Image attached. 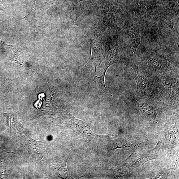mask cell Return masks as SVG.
I'll return each instance as SVG.
<instances>
[{
  "mask_svg": "<svg viewBox=\"0 0 179 179\" xmlns=\"http://www.w3.org/2000/svg\"><path fill=\"white\" fill-rule=\"evenodd\" d=\"M124 63L133 75L140 92L147 96L152 95L153 90L151 83L137 66L129 60H124Z\"/></svg>",
  "mask_w": 179,
  "mask_h": 179,
  "instance_id": "cell-1",
  "label": "cell"
},
{
  "mask_svg": "<svg viewBox=\"0 0 179 179\" xmlns=\"http://www.w3.org/2000/svg\"><path fill=\"white\" fill-rule=\"evenodd\" d=\"M91 46V54L90 59L88 63L83 67L82 71L90 76L92 77L97 75L96 68L102 62V59L103 54V49L102 45L98 42L92 41Z\"/></svg>",
  "mask_w": 179,
  "mask_h": 179,
  "instance_id": "cell-2",
  "label": "cell"
},
{
  "mask_svg": "<svg viewBox=\"0 0 179 179\" xmlns=\"http://www.w3.org/2000/svg\"><path fill=\"white\" fill-rule=\"evenodd\" d=\"M69 119L74 129L81 134L84 138L91 141L93 139L103 138V136L94 133L90 129L91 124L83 120L76 119L69 111H68Z\"/></svg>",
  "mask_w": 179,
  "mask_h": 179,
  "instance_id": "cell-3",
  "label": "cell"
},
{
  "mask_svg": "<svg viewBox=\"0 0 179 179\" xmlns=\"http://www.w3.org/2000/svg\"><path fill=\"white\" fill-rule=\"evenodd\" d=\"M152 155L149 154H138L133 153L127 159L126 161L127 167L131 171L143 165L149 160L154 159Z\"/></svg>",
  "mask_w": 179,
  "mask_h": 179,
  "instance_id": "cell-4",
  "label": "cell"
},
{
  "mask_svg": "<svg viewBox=\"0 0 179 179\" xmlns=\"http://www.w3.org/2000/svg\"><path fill=\"white\" fill-rule=\"evenodd\" d=\"M105 66L103 72L107 70L111 65L118 63L120 59L118 55L116 46L112 43L108 44L105 50Z\"/></svg>",
  "mask_w": 179,
  "mask_h": 179,
  "instance_id": "cell-5",
  "label": "cell"
},
{
  "mask_svg": "<svg viewBox=\"0 0 179 179\" xmlns=\"http://www.w3.org/2000/svg\"><path fill=\"white\" fill-rule=\"evenodd\" d=\"M147 64L151 68L159 72L164 71L169 68L168 60L161 56L149 58L147 61Z\"/></svg>",
  "mask_w": 179,
  "mask_h": 179,
  "instance_id": "cell-6",
  "label": "cell"
},
{
  "mask_svg": "<svg viewBox=\"0 0 179 179\" xmlns=\"http://www.w3.org/2000/svg\"><path fill=\"white\" fill-rule=\"evenodd\" d=\"M136 104L141 113L147 118L153 120L157 119V113L154 107L148 103L135 99Z\"/></svg>",
  "mask_w": 179,
  "mask_h": 179,
  "instance_id": "cell-7",
  "label": "cell"
},
{
  "mask_svg": "<svg viewBox=\"0 0 179 179\" xmlns=\"http://www.w3.org/2000/svg\"><path fill=\"white\" fill-rule=\"evenodd\" d=\"M131 48L133 53L136 54V51L141 41V37L139 30L134 27L130 28Z\"/></svg>",
  "mask_w": 179,
  "mask_h": 179,
  "instance_id": "cell-8",
  "label": "cell"
},
{
  "mask_svg": "<svg viewBox=\"0 0 179 179\" xmlns=\"http://www.w3.org/2000/svg\"><path fill=\"white\" fill-rule=\"evenodd\" d=\"M135 144L133 140L129 139H120L116 140L114 146V149L121 148L124 150L133 149Z\"/></svg>",
  "mask_w": 179,
  "mask_h": 179,
  "instance_id": "cell-9",
  "label": "cell"
},
{
  "mask_svg": "<svg viewBox=\"0 0 179 179\" xmlns=\"http://www.w3.org/2000/svg\"><path fill=\"white\" fill-rule=\"evenodd\" d=\"M178 131V128L176 124L172 125L169 129L168 140L169 148L170 150L172 149L175 145Z\"/></svg>",
  "mask_w": 179,
  "mask_h": 179,
  "instance_id": "cell-10",
  "label": "cell"
},
{
  "mask_svg": "<svg viewBox=\"0 0 179 179\" xmlns=\"http://www.w3.org/2000/svg\"><path fill=\"white\" fill-rule=\"evenodd\" d=\"M163 83L165 87L172 95V94H176V92L178 93V87L176 88L175 84L173 83L172 81L169 79L164 78L163 79Z\"/></svg>",
  "mask_w": 179,
  "mask_h": 179,
  "instance_id": "cell-11",
  "label": "cell"
},
{
  "mask_svg": "<svg viewBox=\"0 0 179 179\" xmlns=\"http://www.w3.org/2000/svg\"><path fill=\"white\" fill-rule=\"evenodd\" d=\"M113 177L119 178L123 177L128 175V172L120 168H114L111 171Z\"/></svg>",
  "mask_w": 179,
  "mask_h": 179,
  "instance_id": "cell-12",
  "label": "cell"
}]
</instances>
